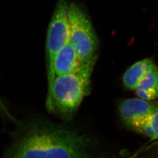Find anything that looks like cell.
Wrapping results in <instances>:
<instances>
[{
  "label": "cell",
  "mask_w": 158,
  "mask_h": 158,
  "mask_svg": "<svg viewBox=\"0 0 158 158\" xmlns=\"http://www.w3.org/2000/svg\"><path fill=\"white\" fill-rule=\"evenodd\" d=\"M70 40L82 63L95 61L98 49V40L87 14L77 4L68 6Z\"/></svg>",
  "instance_id": "3"
},
{
  "label": "cell",
  "mask_w": 158,
  "mask_h": 158,
  "mask_svg": "<svg viewBox=\"0 0 158 158\" xmlns=\"http://www.w3.org/2000/svg\"><path fill=\"white\" fill-rule=\"evenodd\" d=\"M149 116L138 119L132 121L129 125L136 132L142 134L152 140H155Z\"/></svg>",
  "instance_id": "9"
},
{
  "label": "cell",
  "mask_w": 158,
  "mask_h": 158,
  "mask_svg": "<svg viewBox=\"0 0 158 158\" xmlns=\"http://www.w3.org/2000/svg\"><path fill=\"white\" fill-rule=\"evenodd\" d=\"M95 61L83 63L73 73L56 76L48 89V110L62 115L74 112L89 90L91 74Z\"/></svg>",
  "instance_id": "2"
},
{
  "label": "cell",
  "mask_w": 158,
  "mask_h": 158,
  "mask_svg": "<svg viewBox=\"0 0 158 158\" xmlns=\"http://www.w3.org/2000/svg\"><path fill=\"white\" fill-rule=\"evenodd\" d=\"M0 108L2 110V111H3V112H4L5 113H6V114H7L8 115H9V113L8 112L7 110L6 109V107H5V106H4V104H2V102H1V101H0Z\"/></svg>",
  "instance_id": "11"
},
{
  "label": "cell",
  "mask_w": 158,
  "mask_h": 158,
  "mask_svg": "<svg viewBox=\"0 0 158 158\" xmlns=\"http://www.w3.org/2000/svg\"><path fill=\"white\" fill-rule=\"evenodd\" d=\"M82 64L70 42L57 53L53 63V72L55 77L73 73L79 70Z\"/></svg>",
  "instance_id": "6"
},
{
  "label": "cell",
  "mask_w": 158,
  "mask_h": 158,
  "mask_svg": "<svg viewBox=\"0 0 158 158\" xmlns=\"http://www.w3.org/2000/svg\"><path fill=\"white\" fill-rule=\"evenodd\" d=\"M158 108V104L141 98H129L121 102L119 111L123 119L129 125L138 119L149 116Z\"/></svg>",
  "instance_id": "5"
},
{
  "label": "cell",
  "mask_w": 158,
  "mask_h": 158,
  "mask_svg": "<svg viewBox=\"0 0 158 158\" xmlns=\"http://www.w3.org/2000/svg\"><path fill=\"white\" fill-rule=\"evenodd\" d=\"M11 158H98L89 138L49 123L32 125L18 143Z\"/></svg>",
  "instance_id": "1"
},
{
  "label": "cell",
  "mask_w": 158,
  "mask_h": 158,
  "mask_svg": "<svg viewBox=\"0 0 158 158\" xmlns=\"http://www.w3.org/2000/svg\"><path fill=\"white\" fill-rule=\"evenodd\" d=\"M139 98L152 101L158 97V68H155L142 80L135 90Z\"/></svg>",
  "instance_id": "8"
},
{
  "label": "cell",
  "mask_w": 158,
  "mask_h": 158,
  "mask_svg": "<svg viewBox=\"0 0 158 158\" xmlns=\"http://www.w3.org/2000/svg\"><path fill=\"white\" fill-rule=\"evenodd\" d=\"M155 140L158 139V108L149 117Z\"/></svg>",
  "instance_id": "10"
},
{
  "label": "cell",
  "mask_w": 158,
  "mask_h": 158,
  "mask_svg": "<svg viewBox=\"0 0 158 158\" xmlns=\"http://www.w3.org/2000/svg\"><path fill=\"white\" fill-rule=\"evenodd\" d=\"M156 68L153 60L149 58L134 63L124 74L123 83L125 87L131 90H135L142 80Z\"/></svg>",
  "instance_id": "7"
},
{
  "label": "cell",
  "mask_w": 158,
  "mask_h": 158,
  "mask_svg": "<svg viewBox=\"0 0 158 158\" xmlns=\"http://www.w3.org/2000/svg\"><path fill=\"white\" fill-rule=\"evenodd\" d=\"M69 4L66 0H58L49 25L46 38L48 89L55 76L53 63L57 53L70 40V25L68 19Z\"/></svg>",
  "instance_id": "4"
}]
</instances>
